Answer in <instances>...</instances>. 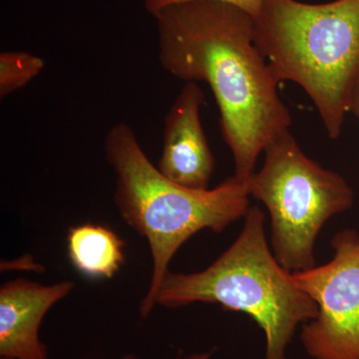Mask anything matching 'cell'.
Wrapping results in <instances>:
<instances>
[{
	"mask_svg": "<svg viewBox=\"0 0 359 359\" xmlns=\"http://www.w3.org/2000/svg\"><path fill=\"white\" fill-rule=\"evenodd\" d=\"M152 16L161 65L186 83L209 85L235 163L233 176L247 181L259 154L292 123L278 93L280 82L257 46L254 20L214 0L171 4Z\"/></svg>",
	"mask_w": 359,
	"mask_h": 359,
	"instance_id": "6da1fadb",
	"label": "cell"
},
{
	"mask_svg": "<svg viewBox=\"0 0 359 359\" xmlns=\"http://www.w3.org/2000/svg\"><path fill=\"white\" fill-rule=\"evenodd\" d=\"M254 23L276 79L301 86L327 136L339 138L359 79V0H264Z\"/></svg>",
	"mask_w": 359,
	"mask_h": 359,
	"instance_id": "3957f363",
	"label": "cell"
},
{
	"mask_svg": "<svg viewBox=\"0 0 359 359\" xmlns=\"http://www.w3.org/2000/svg\"><path fill=\"white\" fill-rule=\"evenodd\" d=\"M334 256L323 266L292 273L318 313L302 327L304 349L314 359H359V236L344 230L332 242Z\"/></svg>",
	"mask_w": 359,
	"mask_h": 359,
	"instance_id": "8992f818",
	"label": "cell"
},
{
	"mask_svg": "<svg viewBox=\"0 0 359 359\" xmlns=\"http://www.w3.org/2000/svg\"><path fill=\"white\" fill-rule=\"evenodd\" d=\"M66 242L71 264L87 278H113L124 263V242L103 224L72 226Z\"/></svg>",
	"mask_w": 359,
	"mask_h": 359,
	"instance_id": "9c48e42d",
	"label": "cell"
},
{
	"mask_svg": "<svg viewBox=\"0 0 359 359\" xmlns=\"http://www.w3.org/2000/svg\"><path fill=\"white\" fill-rule=\"evenodd\" d=\"M264 153L263 168L247 180V186L250 197L263 203L271 216L273 255L290 273L313 268L321 228L351 209L353 190L339 174L304 154L290 130Z\"/></svg>",
	"mask_w": 359,
	"mask_h": 359,
	"instance_id": "5b68a950",
	"label": "cell"
},
{
	"mask_svg": "<svg viewBox=\"0 0 359 359\" xmlns=\"http://www.w3.org/2000/svg\"><path fill=\"white\" fill-rule=\"evenodd\" d=\"M264 219L259 207L250 208L237 240L209 268L168 273L157 304L179 308L208 302L249 314L266 335L264 359H287L295 330L314 320L318 306L269 250Z\"/></svg>",
	"mask_w": 359,
	"mask_h": 359,
	"instance_id": "277c9868",
	"label": "cell"
},
{
	"mask_svg": "<svg viewBox=\"0 0 359 359\" xmlns=\"http://www.w3.org/2000/svg\"><path fill=\"white\" fill-rule=\"evenodd\" d=\"M73 287L69 280L44 285L16 278L4 283L0 289V358L47 359L40 325L49 309Z\"/></svg>",
	"mask_w": 359,
	"mask_h": 359,
	"instance_id": "ba28073f",
	"label": "cell"
},
{
	"mask_svg": "<svg viewBox=\"0 0 359 359\" xmlns=\"http://www.w3.org/2000/svg\"><path fill=\"white\" fill-rule=\"evenodd\" d=\"M351 112H353L359 119V79L351 99Z\"/></svg>",
	"mask_w": 359,
	"mask_h": 359,
	"instance_id": "7c38bea8",
	"label": "cell"
},
{
	"mask_svg": "<svg viewBox=\"0 0 359 359\" xmlns=\"http://www.w3.org/2000/svg\"><path fill=\"white\" fill-rule=\"evenodd\" d=\"M0 359H11V358H0Z\"/></svg>",
	"mask_w": 359,
	"mask_h": 359,
	"instance_id": "5bb4252c",
	"label": "cell"
},
{
	"mask_svg": "<svg viewBox=\"0 0 359 359\" xmlns=\"http://www.w3.org/2000/svg\"><path fill=\"white\" fill-rule=\"evenodd\" d=\"M203 90L187 82L165 118L158 169L170 181L194 190H207L215 159L201 123Z\"/></svg>",
	"mask_w": 359,
	"mask_h": 359,
	"instance_id": "52a82bcc",
	"label": "cell"
},
{
	"mask_svg": "<svg viewBox=\"0 0 359 359\" xmlns=\"http://www.w3.org/2000/svg\"><path fill=\"white\" fill-rule=\"evenodd\" d=\"M43 59L28 52L0 54V97L4 98L29 83L44 68Z\"/></svg>",
	"mask_w": 359,
	"mask_h": 359,
	"instance_id": "30bf717a",
	"label": "cell"
},
{
	"mask_svg": "<svg viewBox=\"0 0 359 359\" xmlns=\"http://www.w3.org/2000/svg\"><path fill=\"white\" fill-rule=\"evenodd\" d=\"M191 1V0H145V7L149 13L152 15L156 11L164 8L171 4H181V2ZM214 1L224 2L238 7L241 11L249 14L252 20L257 18L264 6V0H214Z\"/></svg>",
	"mask_w": 359,
	"mask_h": 359,
	"instance_id": "8fae6325",
	"label": "cell"
},
{
	"mask_svg": "<svg viewBox=\"0 0 359 359\" xmlns=\"http://www.w3.org/2000/svg\"><path fill=\"white\" fill-rule=\"evenodd\" d=\"M123 359H138L136 358V356L133 355V354L128 353L126 354V355H124V358ZM187 359H210V354L209 353H198V354H193V355H191L190 358Z\"/></svg>",
	"mask_w": 359,
	"mask_h": 359,
	"instance_id": "4fadbf2b",
	"label": "cell"
},
{
	"mask_svg": "<svg viewBox=\"0 0 359 359\" xmlns=\"http://www.w3.org/2000/svg\"><path fill=\"white\" fill-rule=\"evenodd\" d=\"M116 175L115 204L122 219L147 240L153 259L150 285L140 304L147 318L177 250L204 229L221 233L250 207L247 181L231 176L212 190L186 188L164 176L144 152L133 129L118 123L104 142Z\"/></svg>",
	"mask_w": 359,
	"mask_h": 359,
	"instance_id": "7a4b0ae2",
	"label": "cell"
}]
</instances>
